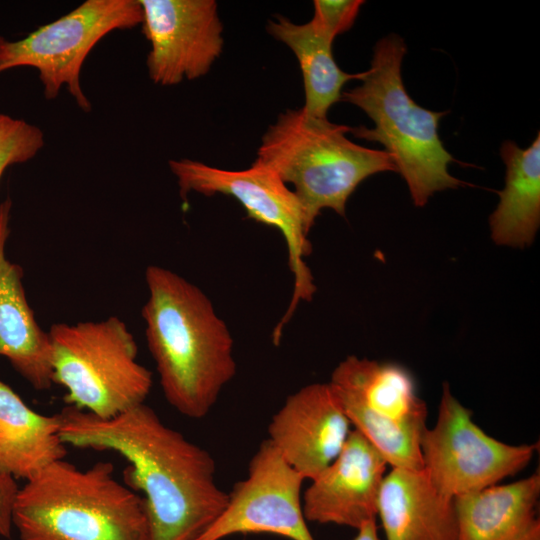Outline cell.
Here are the masks:
<instances>
[{
  "label": "cell",
  "instance_id": "1",
  "mask_svg": "<svg viewBox=\"0 0 540 540\" xmlns=\"http://www.w3.org/2000/svg\"><path fill=\"white\" fill-rule=\"evenodd\" d=\"M58 415L65 445L113 451L129 463L124 481L144 495L149 540H197L224 510L229 494L211 454L145 403L108 419L73 406Z\"/></svg>",
  "mask_w": 540,
  "mask_h": 540
},
{
  "label": "cell",
  "instance_id": "2",
  "mask_svg": "<svg viewBox=\"0 0 540 540\" xmlns=\"http://www.w3.org/2000/svg\"><path fill=\"white\" fill-rule=\"evenodd\" d=\"M145 281L142 317L162 392L183 416L203 418L236 375L231 332L208 296L184 277L150 265Z\"/></svg>",
  "mask_w": 540,
  "mask_h": 540
},
{
  "label": "cell",
  "instance_id": "3",
  "mask_svg": "<svg viewBox=\"0 0 540 540\" xmlns=\"http://www.w3.org/2000/svg\"><path fill=\"white\" fill-rule=\"evenodd\" d=\"M12 525L20 540H149L143 497L99 461L58 460L18 489Z\"/></svg>",
  "mask_w": 540,
  "mask_h": 540
},
{
  "label": "cell",
  "instance_id": "4",
  "mask_svg": "<svg viewBox=\"0 0 540 540\" xmlns=\"http://www.w3.org/2000/svg\"><path fill=\"white\" fill-rule=\"evenodd\" d=\"M406 51L397 35L379 40L362 84L342 92L341 100L359 107L372 119L374 128L360 126L351 133L385 146L414 205L422 207L434 193L465 183L449 173L448 166L455 159L438 136L439 121L447 111L419 106L404 87L401 64Z\"/></svg>",
  "mask_w": 540,
  "mask_h": 540
},
{
  "label": "cell",
  "instance_id": "5",
  "mask_svg": "<svg viewBox=\"0 0 540 540\" xmlns=\"http://www.w3.org/2000/svg\"><path fill=\"white\" fill-rule=\"evenodd\" d=\"M351 130L299 108L280 114L262 137L256 160L294 186L310 229L324 208L344 216L347 200L367 177L397 172L385 150L349 140Z\"/></svg>",
  "mask_w": 540,
  "mask_h": 540
},
{
  "label": "cell",
  "instance_id": "6",
  "mask_svg": "<svg viewBox=\"0 0 540 540\" xmlns=\"http://www.w3.org/2000/svg\"><path fill=\"white\" fill-rule=\"evenodd\" d=\"M48 335L52 380L69 406L108 419L145 402L152 373L137 361L136 340L119 317L56 323Z\"/></svg>",
  "mask_w": 540,
  "mask_h": 540
},
{
  "label": "cell",
  "instance_id": "7",
  "mask_svg": "<svg viewBox=\"0 0 540 540\" xmlns=\"http://www.w3.org/2000/svg\"><path fill=\"white\" fill-rule=\"evenodd\" d=\"M329 384L353 429L391 468L422 470L420 442L428 411L405 367L351 355L336 366Z\"/></svg>",
  "mask_w": 540,
  "mask_h": 540
},
{
  "label": "cell",
  "instance_id": "8",
  "mask_svg": "<svg viewBox=\"0 0 540 540\" xmlns=\"http://www.w3.org/2000/svg\"><path fill=\"white\" fill-rule=\"evenodd\" d=\"M169 167L177 179L181 198L191 192L205 196H230L245 209L248 219L271 226L283 235L294 283L286 312L272 333L273 342L279 344L283 329L299 303L311 301L316 291L311 270L305 262L312 251L308 239L311 229L295 193L276 172L258 160L248 169L238 171L220 169L190 159L171 160Z\"/></svg>",
  "mask_w": 540,
  "mask_h": 540
},
{
  "label": "cell",
  "instance_id": "9",
  "mask_svg": "<svg viewBox=\"0 0 540 540\" xmlns=\"http://www.w3.org/2000/svg\"><path fill=\"white\" fill-rule=\"evenodd\" d=\"M142 18L138 0H86L20 40L9 41L0 35V73L16 67L34 68L47 100L57 98L65 87L77 106L90 112L92 105L80 82L88 54L107 34L132 29Z\"/></svg>",
  "mask_w": 540,
  "mask_h": 540
},
{
  "label": "cell",
  "instance_id": "10",
  "mask_svg": "<svg viewBox=\"0 0 540 540\" xmlns=\"http://www.w3.org/2000/svg\"><path fill=\"white\" fill-rule=\"evenodd\" d=\"M537 450L536 443L511 445L484 432L447 382L442 386L436 422L426 428L420 442L422 470L433 487L450 499L516 475Z\"/></svg>",
  "mask_w": 540,
  "mask_h": 540
},
{
  "label": "cell",
  "instance_id": "11",
  "mask_svg": "<svg viewBox=\"0 0 540 540\" xmlns=\"http://www.w3.org/2000/svg\"><path fill=\"white\" fill-rule=\"evenodd\" d=\"M305 479L268 440L252 456L247 477L228 493V502L197 540L267 533L290 540H315L302 508Z\"/></svg>",
  "mask_w": 540,
  "mask_h": 540
},
{
  "label": "cell",
  "instance_id": "12",
  "mask_svg": "<svg viewBox=\"0 0 540 540\" xmlns=\"http://www.w3.org/2000/svg\"><path fill=\"white\" fill-rule=\"evenodd\" d=\"M150 43L149 78L172 86L208 73L223 50V25L214 0H138Z\"/></svg>",
  "mask_w": 540,
  "mask_h": 540
},
{
  "label": "cell",
  "instance_id": "13",
  "mask_svg": "<svg viewBox=\"0 0 540 540\" xmlns=\"http://www.w3.org/2000/svg\"><path fill=\"white\" fill-rule=\"evenodd\" d=\"M351 426L329 382L312 383L286 398L267 439L305 480H313L341 452Z\"/></svg>",
  "mask_w": 540,
  "mask_h": 540
},
{
  "label": "cell",
  "instance_id": "14",
  "mask_svg": "<svg viewBox=\"0 0 540 540\" xmlns=\"http://www.w3.org/2000/svg\"><path fill=\"white\" fill-rule=\"evenodd\" d=\"M388 466L379 451L352 429L338 456L304 491L302 508L306 520L356 530L376 520Z\"/></svg>",
  "mask_w": 540,
  "mask_h": 540
},
{
  "label": "cell",
  "instance_id": "15",
  "mask_svg": "<svg viewBox=\"0 0 540 540\" xmlns=\"http://www.w3.org/2000/svg\"><path fill=\"white\" fill-rule=\"evenodd\" d=\"M12 203H0V356L34 389L52 384L48 331L38 324L23 286L22 268L6 254Z\"/></svg>",
  "mask_w": 540,
  "mask_h": 540
},
{
  "label": "cell",
  "instance_id": "16",
  "mask_svg": "<svg viewBox=\"0 0 540 540\" xmlns=\"http://www.w3.org/2000/svg\"><path fill=\"white\" fill-rule=\"evenodd\" d=\"M385 540H456L454 499L441 495L423 470L391 468L378 497Z\"/></svg>",
  "mask_w": 540,
  "mask_h": 540
},
{
  "label": "cell",
  "instance_id": "17",
  "mask_svg": "<svg viewBox=\"0 0 540 540\" xmlns=\"http://www.w3.org/2000/svg\"><path fill=\"white\" fill-rule=\"evenodd\" d=\"M539 497V471L456 497V540H540Z\"/></svg>",
  "mask_w": 540,
  "mask_h": 540
},
{
  "label": "cell",
  "instance_id": "18",
  "mask_svg": "<svg viewBox=\"0 0 540 540\" xmlns=\"http://www.w3.org/2000/svg\"><path fill=\"white\" fill-rule=\"evenodd\" d=\"M59 415L31 409L0 381V474L30 480L50 464L64 459Z\"/></svg>",
  "mask_w": 540,
  "mask_h": 540
},
{
  "label": "cell",
  "instance_id": "19",
  "mask_svg": "<svg viewBox=\"0 0 540 540\" xmlns=\"http://www.w3.org/2000/svg\"><path fill=\"white\" fill-rule=\"evenodd\" d=\"M506 166L500 201L489 217L495 244L530 246L540 225V133L529 147L506 140L500 149Z\"/></svg>",
  "mask_w": 540,
  "mask_h": 540
},
{
  "label": "cell",
  "instance_id": "20",
  "mask_svg": "<svg viewBox=\"0 0 540 540\" xmlns=\"http://www.w3.org/2000/svg\"><path fill=\"white\" fill-rule=\"evenodd\" d=\"M268 33L295 54L303 76L305 104L310 116L327 118L330 107L342 98V88L350 80H362L365 72L342 71L334 60L330 39L311 21L296 24L283 16L268 21Z\"/></svg>",
  "mask_w": 540,
  "mask_h": 540
},
{
  "label": "cell",
  "instance_id": "21",
  "mask_svg": "<svg viewBox=\"0 0 540 540\" xmlns=\"http://www.w3.org/2000/svg\"><path fill=\"white\" fill-rule=\"evenodd\" d=\"M44 145V132L38 126L0 114V179L8 167L31 160Z\"/></svg>",
  "mask_w": 540,
  "mask_h": 540
},
{
  "label": "cell",
  "instance_id": "22",
  "mask_svg": "<svg viewBox=\"0 0 540 540\" xmlns=\"http://www.w3.org/2000/svg\"><path fill=\"white\" fill-rule=\"evenodd\" d=\"M363 3L360 0H315L314 16L310 21L334 40L352 27Z\"/></svg>",
  "mask_w": 540,
  "mask_h": 540
},
{
  "label": "cell",
  "instance_id": "23",
  "mask_svg": "<svg viewBox=\"0 0 540 540\" xmlns=\"http://www.w3.org/2000/svg\"><path fill=\"white\" fill-rule=\"evenodd\" d=\"M19 487L15 479L0 474V536L10 538L12 507Z\"/></svg>",
  "mask_w": 540,
  "mask_h": 540
},
{
  "label": "cell",
  "instance_id": "24",
  "mask_svg": "<svg viewBox=\"0 0 540 540\" xmlns=\"http://www.w3.org/2000/svg\"><path fill=\"white\" fill-rule=\"evenodd\" d=\"M353 540H381L376 520L366 522L360 526Z\"/></svg>",
  "mask_w": 540,
  "mask_h": 540
}]
</instances>
